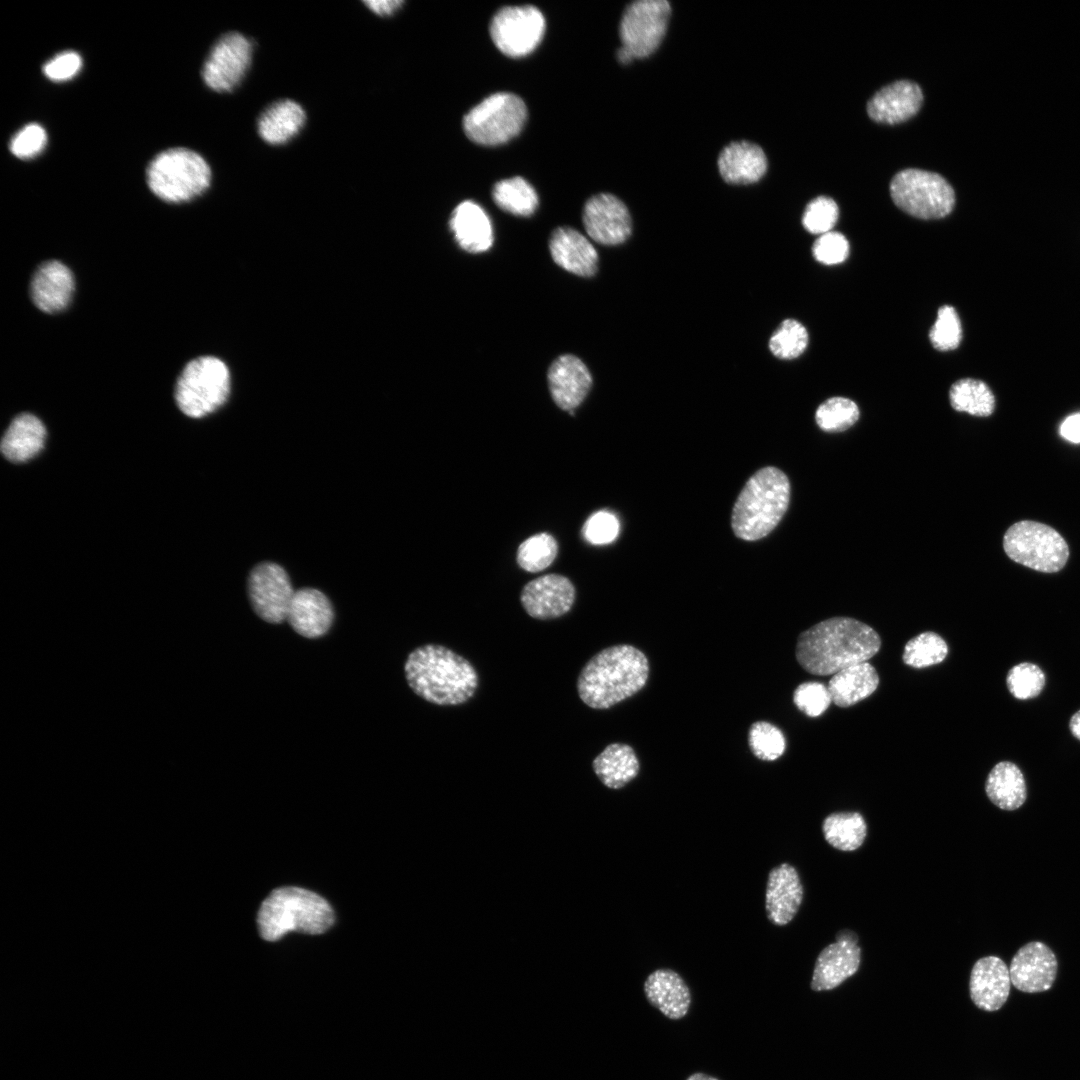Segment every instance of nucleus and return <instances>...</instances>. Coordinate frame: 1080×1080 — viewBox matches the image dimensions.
<instances>
[{"label": "nucleus", "mask_w": 1080, "mask_h": 1080, "mask_svg": "<svg viewBox=\"0 0 1080 1080\" xmlns=\"http://www.w3.org/2000/svg\"><path fill=\"white\" fill-rule=\"evenodd\" d=\"M881 640L869 625L849 617H833L802 632L796 659L807 672L826 676L862 662L880 649Z\"/></svg>", "instance_id": "obj_1"}, {"label": "nucleus", "mask_w": 1080, "mask_h": 1080, "mask_svg": "<svg viewBox=\"0 0 1080 1080\" xmlns=\"http://www.w3.org/2000/svg\"><path fill=\"white\" fill-rule=\"evenodd\" d=\"M649 677L646 655L629 644L607 647L592 656L577 680V692L593 709H608L639 692Z\"/></svg>", "instance_id": "obj_2"}, {"label": "nucleus", "mask_w": 1080, "mask_h": 1080, "mask_svg": "<svg viewBox=\"0 0 1080 1080\" xmlns=\"http://www.w3.org/2000/svg\"><path fill=\"white\" fill-rule=\"evenodd\" d=\"M405 677L415 694L441 706L460 705L473 697L478 674L463 656L437 644L413 650L405 662Z\"/></svg>", "instance_id": "obj_3"}, {"label": "nucleus", "mask_w": 1080, "mask_h": 1080, "mask_svg": "<svg viewBox=\"0 0 1080 1080\" xmlns=\"http://www.w3.org/2000/svg\"><path fill=\"white\" fill-rule=\"evenodd\" d=\"M790 500V483L780 469L768 466L753 474L741 490L732 510L735 535L746 541L767 536L784 516Z\"/></svg>", "instance_id": "obj_4"}, {"label": "nucleus", "mask_w": 1080, "mask_h": 1080, "mask_svg": "<svg viewBox=\"0 0 1080 1080\" xmlns=\"http://www.w3.org/2000/svg\"><path fill=\"white\" fill-rule=\"evenodd\" d=\"M260 935L276 941L288 931L321 934L334 923L329 903L318 894L299 887L273 890L257 916Z\"/></svg>", "instance_id": "obj_5"}, {"label": "nucleus", "mask_w": 1080, "mask_h": 1080, "mask_svg": "<svg viewBox=\"0 0 1080 1080\" xmlns=\"http://www.w3.org/2000/svg\"><path fill=\"white\" fill-rule=\"evenodd\" d=\"M211 177L206 160L187 148L160 152L146 171L150 190L168 203H184L199 197L209 188Z\"/></svg>", "instance_id": "obj_6"}, {"label": "nucleus", "mask_w": 1080, "mask_h": 1080, "mask_svg": "<svg viewBox=\"0 0 1080 1080\" xmlns=\"http://www.w3.org/2000/svg\"><path fill=\"white\" fill-rule=\"evenodd\" d=\"M230 392L231 373L227 364L216 356L204 355L184 366L176 381L174 396L183 414L202 418L223 406Z\"/></svg>", "instance_id": "obj_7"}, {"label": "nucleus", "mask_w": 1080, "mask_h": 1080, "mask_svg": "<svg viewBox=\"0 0 1080 1080\" xmlns=\"http://www.w3.org/2000/svg\"><path fill=\"white\" fill-rule=\"evenodd\" d=\"M1003 548L1013 561L1044 573L1060 571L1069 557L1066 541L1054 528L1030 520L1008 528Z\"/></svg>", "instance_id": "obj_8"}, {"label": "nucleus", "mask_w": 1080, "mask_h": 1080, "mask_svg": "<svg viewBox=\"0 0 1080 1080\" xmlns=\"http://www.w3.org/2000/svg\"><path fill=\"white\" fill-rule=\"evenodd\" d=\"M527 119L524 101L515 94H492L473 107L463 119L467 137L479 145L496 146L514 138Z\"/></svg>", "instance_id": "obj_9"}, {"label": "nucleus", "mask_w": 1080, "mask_h": 1080, "mask_svg": "<svg viewBox=\"0 0 1080 1080\" xmlns=\"http://www.w3.org/2000/svg\"><path fill=\"white\" fill-rule=\"evenodd\" d=\"M890 194L901 210L926 220L945 217L955 204L954 190L941 175L919 169L898 172Z\"/></svg>", "instance_id": "obj_10"}, {"label": "nucleus", "mask_w": 1080, "mask_h": 1080, "mask_svg": "<svg viewBox=\"0 0 1080 1080\" xmlns=\"http://www.w3.org/2000/svg\"><path fill=\"white\" fill-rule=\"evenodd\" d=\"M670 14L666 0H638L629 4L620 21L621 47L633 59L650 56L666 33Z\"/></svg>", "instance_id": "obj_11"}, {"label": "nucleus", "mask_w": 1080, "mask_h": 1080, "mask_svg": "<svg viewBox=\"0 0 1080 1080\" xmlns=\"http://www.w3.org/2000/svg\"><path fill=\"white\" fill-rule=\"evenodd\" d=\"M545 18L535 6H508L496 12L490 23V35L496 47L509 57L530 54L541 42Z\"/></svg>", "instance_id": "obj_12"}, {"label": "nucleus", "mask_w": 1080, "mask_h": 1080, "mask_svg": "<svg viewBox=\"0 0 1080 1080\" xmlns=\"http://www.w3.org/2000/svg\"><path fill=\"white\" fill-rule=\"evenodd\" d=\"M253 43L239 32L222 35L212 46L202 68V78L213 91L234 90L247 73L253 54Z\"/></svg>", "instance_id": "obj_13"}, {"label": "nucleus", "mask_w": 1080, "mask_h": 1080, "mask_svg": "<svg viewBox=\"0 0 1080 1080\" xmlns=\"http://www.w3.org/2000/svg\"><path fill=\"white\" fill-rule=\"evenodd\" d=\"M295 591L286 571L278 564L262 562L248 578V595L256 614L266 622L278 624L287 619Z\"/></svg>", "instance_id": "obj_14"}, {"label": "nucleus", "mask_w": 1080, "mask_h": 1080, "mask_svg": "<svg viewBox=\"0 0 1080 1080\" xmlns=\"http://www.w3.org/2000/svg\"><path fill=\"white\" fill-rule=\"evenodd\" d=\"M583 223L592 240L608 246L625 242L632 230L626 205L608 193L597 194L587 200L583 209Z\"/></svg>", "instance_id": "obj_15"}, {"label": "nucleus", "mask_w": 1080, "mask_h": 1080, "mask_svg": "<svg viewBox=\"0 0 1080 1080\" xmlns=\"http://www.w3.org/2000/svg\"><path fill=\"white\" fill-rule=\"evenodd\" d=\"M857 941L855 933L843 930L837 934L836 942L820 952L810 984L813 991L834 989L857 972L861 961Z\"/></svg>", "instance_id": "obj_16"}, {"label": "nucleus", "mask_w": 1080, "mask_h": 1080, "mask_svg": "<svg viewBox=\"0 0 1080 1080\" xmlns=\"http://www.w3.org/2000/svg\"><path fill=\"white\" fill-rule=\"evenodd\" d=\"M1058 962L1053 950L1043 942L1032 941L1018 949L1011 959V984L1025 993L1049 990L1056 979Z\"/></svg>", "instance_id": "obj_17"}, {"label": "nucleus", "mask_w": 1080, "mask_h": 1080, "mask_svg": "<svg viewBox=\"0 0 1080 1080\" xmlns=\"http://www.w3.org/2000/svg\"><path fill=\"white\" fill-rule=\"evenodd\" d=\"M575 588L559 574H547L528 582L521 591L520 601L526 613L539 620L555 619L572 608Z\"/></svg>", "instance_id": "obj_18"}, {"label": "nucleus", "mask_w": 1080, "mask_h": 1080, "mask_svg": "<svg viewBox=\"0 0 1080 1080\" xmlns=\"http://www.w3.org/2000/svg\"><path fill=\"white\" fill-rule=\"evenodd\" d=\"M547 380L553 401L568 412H573L582 403L592 385L587 366L572 354L561 355L552 362Z\"/></svg>", "instance_id": "obj_19"}, {"label": "nucleus", "mask_w": 1080, "mask_h": 1080, "mask_svg": "<svg viewBox=\"0 0 1080 1080\" xmlns=\"http://www.w3.org/2000/svg\"><path fill=\"white\" fill-rule=\"evenodd\" d=\"M1011 979L1006 963L997 956L978 959L972 967L969 993L974 1005L984 1011L999 1010L1010 994Z\"/></svg>", "instance_id": "obj_20"}, {"label": "nucleus", "mask_w": 1080, "mask_h": 1080, "mask_svg": "<svg viewBox=\"0 0 1080 1080\" xmlns=\"http://www.w3.org/2000/svg\"><path fill=\"white\" fill-rule=\"evenodd\" d=\"M74 289L75 280L69 267L61 261L49 260L35 270L30 283V296L39 310L56 313L69 305Z\"/></svg>", "instance_id": "obj_21"}, {"label": "nucleus", "mask_w": 1080, "mask_h": 1080, "mask_svg": "<svg viewBox=\"0 0 1080 1080\" xmlns=\"http://www.w3.org/2000/svg\"><path fill=\"white\" fill-rule=\"evenodd\" d=\"M803 899V886L794 866L782 863L768 874L765 909L768 920L776 926L788 924L797 914Z\"/></svg>", "instance_id": "obj_22"}, {"label": "nucleus", "mask_w": 1080, "mask_h": 1080, "mask_svg": "<svg viewBox=\"0 0 1080 1080\" xmlns=\"http://www.w3.org/2000/svg\"><path fill=\"white\" fill-rule=\"evenodd\" d=\"M920 87L908 80L896 81L880 89L869 100L870 118L884 124H897L914 116L921 107Z\"/></svg>", "instance_id": "obj_23"}, {"label": "nucleus", "mask_w": 1080, "mask_h": 1080, "mask_svg": "<svg viewBox=\"0 0 1080 1080\" xmlns=\"http://www.w3.org/2000/svg\"><path fill=\"white\" fill-rule=\"evenodd\" d=\"M334 618L331 602L321 591L302 588L295 591L287 620L295 632L306 638L323 636Z\"/></svg>", "instance_id": "obj_24"}, {"label": "nucleus", "mask_w": 1080, "mask_h": 1080, "mask_svg": "<svg viewBox=\"0 0 1080 1080\" xmlns=\"http://www.w3.org/2000/svg\"><path fill=\"white\" fill-rule=\"evenodd\" d=\"M549 250L554 262L570 273L591 277L597 271V251L583 234L571 227L561 226L552 232Z\"/></svg>", "instance_id": "obj_25"}, {"label": "nucleus", "mask_w": 1080, "mask_h": 1080, "mask_svg": "<svg viewBox=\"0 0 1080 1080\" xmlns=\"http://www.w3.org/2000/svg\"><path fill=\"white\" fill-rule=\"evenodd\" d=\"M648 1002L672 1020L683 1018L691 1005V992L684 979L674 970L661 968L648 975L644 982Z\"/></svg>", "instance_id": "obj_26"}, {"label": "nucleus", "mask_w": 1080, "mask_h": 1080, "mask_svg": "<svg viewBox=\"0 0 1080 1080\" xmlns=\"http://www.w3.org/2000/svg\"><path fill=\"white\" fill-rule=\"evenodd\" d=\"M722 178L730 184H751L765 174L767 159L760 146L748 141L732 142L718 157Z\"/></svg>", "instance_id": "obj_27"}, {"label": "nucleus", "mask_w": 1080, "mask_h": 1080, "mask_svg": "<svg viewBox=\"0 0 1080 1080\" xmlns=\"http://www.w3.org/2000/svg\"><path fill=\"white\" fill-rule=\"evenodd\" d=\"M450 229L458 245L469 253L487 251L493 243V231L486 212L473 201L461 202L452 212Z\"/></svg>", "instance_id": "obj_28"}, {"label": "nucleus", "mask_w": 1080, "mask_h": 1080, "mask_svg": "<svg viewBox=\"0 0 1080 1080\" xmlns=\"http://www.w3.org/2000/svg\"><path fill=\"white\" fill-rule=\"evenodd\" d=\"M306 113L294 100L281 99L270 104L257 120L260 138L270 145H283L304 127Z\"/></svg>", "instance_id": "obj_29"}, {"label": "nucleus", "mask_w": 1080, "mask_h": 1080, "mask_svg": "<svg viewBox=\"0 0 1080 1080\" xmlns=\"http://www.w3.org/2000/svg\"><path fill=\"white\" fill-rule=\"evenodd\" d=\"M46 429L33 414L17 415L1 440V452L11 462H25L36 456L44 446Z\"/></svg>", "instance_id": "obj_30"}, {"label": "nucleus", "mask_w": 1080, "mask_h": 1080, "mask_svg": "<svg viewBox=\"0 0 1080 1080\" xmlns=\"http://www.w3.org/2000/svg\"><path fill=\"white\" fill-rule=\"evenodd\" d=\"M878 684L876 669L869 662H862L835 673L827 687L832 702L845 708L870 696Z\"/></svg>", "instance_id": "obj_31"}, {"label": "nucleus", "mask_w": 1080, "mask_h": 1080, "mask_svg": "<svg viewBox=\"0 0 1080 1080\" xmlns=\"http://www.w3.org/2000/svg\"><path fill=\"white\" fill-rule=\"evenodd\" d=\"M989 800L998 808L1013 811L1020 808L1027 798L1024 775L1013 762L1001 761L989 772L985 782Z\"/></svg>", "instance_id": "obj_32"}, {"label": "nucleus", "mask_w": 1080, "mask_h": 1080, "mask_svg": "<svg viewBox=\"0 0 1080 1080\" xmlns=\"http://www.w3.org/2000/svg\"><path fill=\"white\" fill-rule=\"evenodd\" d=\"M592 768L604 786L620 789L638 775L640 764L631 746L611 743L594 758Z\"/></svg>", "instance_id": "obj_33"}, {"label": "nucleus", "mask_w": 1080, "mask_h": 1080, "mask_svg": "<svg viewBox=\"0 0 1080 1080\" xmlns=\"http://www.w3.org/2000/svg\"><path fill=\"white\" fill-rule=\"evenodd\" d=\"M825 840L841 851L859 848L866 837L867 825L858 812H837L828 815L822 825Z\"/></svg>", "instance_id": "obj_34"}, {"label": "nucleus", "mask_w": 1080, "mask_h": 1080, "mask_svg": "<svg viewBox=\"0 0 1080 1080\" xmlns=\"http://www.w3.org/2000/svg\"><path fill=\"white\" fill-rule=\"evenodd\" d=\"M949 399L953 409L973 416H990L995 408V397L989 386L973 378L956 381L950 388Z\"/></svg>", "instance_id": "obj_35"}, {"label": "nucleus", "mask_w": 1080, "mask_h": 1080, "mask_svg": "<svg viewBox=\"0 0 1080 1080\" xmlns=\"http://www.w3.org/2000/svg\"><path fill=\"white\" fill-rule=\"evenodd\" d=\"M492 197L500 209L516 216H530L538 207L535 189L519 176L497 182Z\"/></svg>", "instance_id": "obj_36"}, {"label": "nucleus", "mask_w": 1080, "mask_h": 1080, "mask_svg": "<svg viewBox=\"0 0 1080 1080\" xmlns=\"http://www.w3.org/2000/svg\"><path fill=\"white\" fill-rule=\"evenodd\" d=\"M947 654L945 640L935 632L926 631L906 643L903 661L913 668H925L942 662Z\"/></svg>", "instance_id": "obj_37"}, {"label": "nucleus", "mask_w": 1080, "mask_h": 1080, "mask_svg": "<svg viewBox=\"0 0 1080 1080\" xmlns=\"http://www.w3.org/2000/svg\"><path fill=\"white\" fill-rule=\"evenodd\" d=\"M558 545L548 533H539L523 541L517 550L518 565L528 572H539L555 559Z\"/></svg>", "instance_id": "obj_38"}, {"label": "nucleus", "mask_w": 1080, "mask_h": 1080, "mask_svg": "<svg viewBox=\"0 0 1080 1080\" xmlns=\"http://www.w3.org/2000/svg\"><path fill=\"white\" fill-rule=\"evenodd\" d=\"M859 414L858 406L852 400L832 397L817 408L815 420L823 431L842 432L856 423Z\"/></svg>", "instance_id": "obj_39"}, {"label": "nucleus", "mask_w": 1080, "mask_h": 1080, "mask_svg": "<svg viewBox=\"0 0 1080 1080\" xmlns=\"http://www.w3.org/2000/svg\"><path fill=\"white\" fill-rule=\"evenodd\" d=\"M748 744L754 756L763 761L778 759L786 748L782 731L767 721H756L750 726Z\"/></svg>", "instance_id": "obj_40"}, {"label": "nucleus", "mask_w": 1080, "mask_h": 1080, "mask_svg": "<svg viewBox=\"0 0 1080 1080\" xmlns=\"http://www.w3.org/2000/svg\"><path fill=\"white\" fill-rule=\"evenodd\" d=\"M808 340V332L800 322L786 319L771 336L769 347L780 359H794L805 351Z\"/></svg>", "instance_id": "obj_41"}, {"label": "nucleus", "mask_w": 1080, "mask_h": 1080, "mask_svg": "<svg viewBox=\"0 0 1080 1080\" xmlns=\"http://www.w3.org/2000/svg\"><path fill=\"white\" fill-rule=\"evenodd\" d=\"M1046 678L1042 669L1033 663L1022 662L1013 666L1006 678L1009 692L1019 700H1028L1038 696Z\"/></svg>", "instance_id": "obj_42"}, {"label": "nucleus", "mask_w": 1080, "mask_h": 1080, "mask_svg": "<svg viewBox=\"0 0 1080 1080\" xmlns=\"http://www.w3.org/2000/svg\"><path fill=\"white\" fill-rule=\"evenodd\" d=\"M962 338L959 316L954 307L943 305L939 308L937 319L929 332L933 347L939 351L956 349Z\"/></svg>", "instance_id": "obj_43"}, {"label": "nucleus", "mask_w": 1080, "mask_h": 1080, "mask_svg": "<svg viewBox=\"0 0 1080 1080\" xmlns=\"http://www.w3.org/2000/svg\"><path fill=\"white\" fill-rule=\"evenodd\" d=\"M839 209L836 202L825 196L813 199L806 207L802 224L812 234H825L832 231L838 220Z\"/></svg>", "instance_id": "obj_44"}, {"label": "nucleus", "mask_w": 1080, "mask_h": 1080, "mask_svg": "<svg viewBox=\"0 0 1080 1080\" xmlns=\"http://www.w3.org/2000/svg\"><path fill=\"white\" fill-rule=\"evenodd\" d=\"M793 701L809 717H818L826 711L832 699L828 687L822 683L805 682L795 689Z\"/></svg>", "instance_id": "obj_45"}, {"label": "nucleus", "mask_w": 1080, "mask_h": 1080, "mask_svg": "<svg viewBox=\"0 0 1080 1080\" xmlns=\"http://www.w3.org/2000/svg\"><path fill=\"white\" fill-rule=\"evenodd\" d=\"M47 134L42 126L30 123L19 130L10 141L11 153L20 159L37 156L46 146Z\"/></svg>", "instance_id": "obj_46"}, {"label": "nucleus", "mask_w": 1080, "mask_h": 1080, "mask_svg": "<svg viewBox=\"0 0 1080 1080\" xmlns=\"http://www.w3.org/2000/svg\"><path fill=\"white\" fill-rule=\"evenodd\" d=\"M814 258L823 264L834 265L842 263L849 254V243L844 235L830 231L820 235L813 244Z\"/></svg>", "instance_id": "obj_47"}, {"label": "nucleus", "mask_w": 1080, "mask_h": 1080, "mask_svg": "<svg viewBox=\"0 0 1080 1080\" xmlns=\"http://www.w3.org/2000/svg\"><path fill=\"white\" fill-rule=\"evenodd\" d=\"M619 532L617 517L608 511L591 515L583 526L584 538L592 544L602 545L614 541Z\"/></svg>", "instance_id": "obj_48"}, {"label": "nucleus", "mask_w": 1080, "mask_h": 1080, "mask_svg": "<svg viewBox=\"0 0 1080 1080\" xmlns=\"http://www.w3.org/2000/svg\"><path fill=\"white\" fill-rule=\"evenodd\" d=\"M82 60L78 53L65 51L57 54L43 66V73L52 81H66L73 78L81 69Z\"/></svg>", "instance_id": "obj_49"}, {"label": "nucleus", "mask_w": 1080, "mask_h": 1080, "mask_svg": "<svg viewBox=\"0 0 1080 1080\" xmlns=\"http://www.w3.org/2000/svg\"><path fill=\"white\" fill-rule=\"evenodd\" d=\"M363 4L375 15L381 17L392 16L404 4L402 0H373L364 1Z\"/></svg>", "instance_id": "obj_50"}, {"label": "nucleus", "mask_w": 1080, "mask_h": 1080, "mask_svg": "<svg viewBox=\"0 0 1080 1080\" xmlns=\"http://www.w3.org/2000/svg\"><path fill=\"white\" fill-rule=\"evenodd\" d=\"M1060 434L1072 443H1080V413L1070 415L1062 422Z\"/></svg>", "instance_id": "obj_51"}, {"label": "nucleus", "mask_w": 1080, "mask_h": 1080, "mask_svg": "<svg viewBox=\"0 0 1080 1080\" xmlns=\"http://www.w3.org/2000/svg\"><path fill=\"white\" fill-rule=\"evenodd\" d=\"M1069 728L1072 735L1080 741V710L1071 717Z\"/></svg>", "instance_id": "obj_52"}, {"label": "nucleus", "mask_w": 1080, "mask_h": 1080, "mask_svg": "<svg viewBox=\"0 0 1080 1080\" xmlns=\"http://www.w3.org/2000/svg\"><path fill=\"white\" fill-rule=\"evenodd\" d=\"M686 1080H719V1079L714 1077V1076L702 1073V1072H695V1073L691 1074Z\"/></svg>", "instance_id": "obj_53"}]
</instances>
